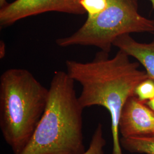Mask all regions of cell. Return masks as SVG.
<instances>
[{
  "mask_svg": "<svg viewBox=\"0 0 154 154\" xmlns=\"http://www.w3.org/2000/svg\"><path fill=\"white\" fill-rule=\"evenodd\" d=\"M139 66L121 50L112 58L109 53L100 51L90 62L66 61V72L82 87L78 99L83 108L100 106L110 113L112 154H123L119 132L122 109L128 98L134 95L138 84L149 78Z\"/></svg>",
  "mask_w": 154,
  "mask_h": 154,
  "instance_id": "cell-1",
  "label": "cell"
},
{
  "mask_svg": "<svg viewBox=\"0 0 154 154\" xmlns=\"http://www.w3.org/2000/svg\"><path fill=\"white\" fill-rule=\"evenodd\" d=\"M67 72L56 71L51 79L44 112L26 148L20 154H83L82 112Z\"/></svg>",
  "mask_w": 154,
  "mask_h": 154,
  "instance_id": "cell-2",
  "label": "cell"
},
{
  "mask_svg": "<svg viewBox=\"0 0 154 154\" xmlns=\"http://www.w3.org/2000/svg\"><path fill=\"white\" fill-rule=\"evenodd\" d=\"M49 90L32 72L12 68L0 77V129L14 154L26 148L44 112Z\"/></svg>",
  "mask_w": 154,
  "mask_h": 154,
  "instance_id": "cell-3",
  "label": "cell"
},
{
  "mask_svg": "<svg viewBox=\"0 0 154 154\" xmlns=\"http://www.w3.org/2000/svg\"><path fill=\"white\" fill-rule=\"evenodd\" d=\"M154 32V20L138 11V0H108L103 11L93 19H87L75 33L57 39L61 48L91 46L109 53L118 37L133 33Z\"/></svg>",
  "mask_w": 154,
  "mask_h": 154,
  "instance_id": "cell-4",
  "label": "cell"
},
{
  "mask_svg": "<svg viewBox=\"0 0 154 154\" xmlns=\"http://www.w3.org/2000/svg\"><path fill=\"white\" fill-rule=\"evenodd\" d=\"M81 0H15L0 9V28H7L29 17L55 11L74 15L86 13Z\"/></svg>",
  "mask_w": 154,
  "mask_h": 154,
  "instance_id": "cell-5",
  "label": "cell"
},
{
  "mask_svg": "<svg viewBox=\"0 0 154 154\" xmlns=\"http://www.w3.org/2000/svg\"><path fill=\"white\" fill-rule=\"evenodd\" d=\"M122 138L154 137V111L132 96L124 106L119 122Z\"/></svg>",
  "mask_w": 154,
  "mask_h": 154,
  "instance_id": "cell-6",
  "label": "cell"
},
{
  "mask_svg": "<svg viewBox=\"0 0 154 154\" xmlns=\"http://www.w3.org/2000/svg\"><path fill=\"white\" fill-rule=\"evenodd\" d=\"M113 46L136 59L144 67L149 78L154 81V39L149 43H142L130 34H123L116 39Z\"/></svg>",
  "mask_w": 154,
  "mask_h": 154,
  "instance_id": "cell-7",
  "label": "cell"
},
{
  "mask_svg": "<svg viewBox=\"0 0 154 154\" xmlns=\"http://www.w3.org/2000/svg\"><path fill=\"white\" fill-rule=\"evenodd\" d=\"M122 148L132 153L154 154V137L122 138L120 139Z\"/></svg>",
  "mask_w": 154,
  "mask_h": 154,
  "instance_id": "cell-8",
  "label": "cell"
},
{
  "mask_svg": "<svg viewBox=\"0 0 154 154\" xmlns=\"http://www.w3.org/2000/svg\"><path fill=\"white\" fill-rule=\"evenodd\" d=\"M106 144L102 125L98 123L92 136L88 149L83 154H105Z\"/></svg>",
  "mask_w": 154,
  "mask_h": 154,
  "instance_id": "cell-9",
  "label": "cell"
},
{
  "mask_svg": "<svg viewBox=\"0 0 154 154\" xmlns=\"http://www.w3.org/2000/svg\"><path fill=\"white\" fill-rule=\"evenodd\" d=\"M134 96L145 103L154 98V80L149 77L139 83L135 89Z\"/></svg>",
  "mask_w": 154,
  "mask_h": 154,
  "instance_id": "cell-10",
  "label": "cell"
},
{
  "mask_svg": "<svg viewBox=\"0 0 154 154\" xmlns=\"http://www.w3.org/2000/svg\"><path fill=\"white\" fill-rule=\"evenodd\" d=\"M82 6L86 13L87 19H93L99 15L105 10L108 5V0H81Z\"/></svg>",
  "mask_w": 154,
  "mask_h": 154,
  "instance_id": "cell-11",
  "label": "cell"
},
{
  "mask_svg": "<svg viewBox=\"0 0 154 154\" xmlns=\"http://www.w3.org/2000/svg\"><path fill=\"white\" fill-rule=\"evenodd\" d=\"M146 104L151 109L154 111V98L147 102Z\"/></svg>",
  "mask_w": 154,
  "mask_h": 154,
  "instance_id": "cell-12",
  "label": "cell"
},
{
  "mask_svg": "<svg viewBox=\"0 0 154 154\" xmlns=\"http://www.w3.org/2000/svg\"><path fill=\"white\" fill-rule=\"evenodd\" d=\"M8 2L6 1V0H0V9L5 7Z\"/></svg>",
  "mask_w": 154,
  "mask_h": 154,
  "instance_id": "cell-13",
  "label": "cell"
},
{
  "mask_svg": "<svg viewBox=\"0 0 154 154\" xmlns=\"http://www.w3.org/2000/svg\"><path fill=\"white\" fill-rule=\"evenodd\" d=\"M150 1H151V4H152V7H153V8L154 9V0H150Z\"/></svg>",
  "mask_w": 154,
  "mask_h": 154,
  "instance_id": "cell-14",
  "label": "cell"
}]
</instances>
